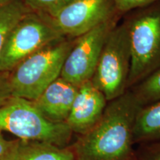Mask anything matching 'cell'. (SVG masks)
<instances>
[{
  "label": "cell",
  "instance_id": "7a4b0ae2",
  "mask_svg": "<svg viewBox=\"0 0 160 160\" xmlns=\"http://www.w3.org/2000/svg\"><path fill=\"white\" fill-rule=\"evenodd\" d=\"M77 38L61 37L38 50L10 71L13 97L33 101L60 77L65 58Z\"/></svg>",
  "mask_w": 160,
  "mask_h": 160
},
{
  "label": "cell",
  "instance_id": "9a60e30c",
  "mask_svg": "<svg viewBox=\"0 0 160 160\" xmlns=\"http://www.w3.org/2000/svg\"><path fill=\"white\" fill-rule=\"evenodd\" d=\"M71 0H23L30 11L45 15H51Z\"/></svg>",
  "mask_w": 160,
  "mask_h": 160
},
{
  "label": "cell",
  "instance_id": "8fae6325",
  "mask_svg": "<svg viewBox=\"0 0 160 160\" xmlns=\"http://www.w3.org/2000/svg\"><path fill=\"white\" fill-rule=\"evenodd\" d=\"M12 160H77L70 146L60 147L53 144L18 139Z\"/></svg>",
  "mask_w": 160,
  "mask_h": 160
},
{
  "label": "cell",
  "instance_id": "5b68a950",
  "mask_svg": "<svg viewBox=\"0 0 160 160\" xmlns=\"http://www.w3.org/2000/svg\"><path fill=\"white\" fill-rule=\"evenodd\" d=\"M130 68L129 36L123 22L112 30L106 39L91 82L108 102L111 101L128 91Z\"/></svg>",
  "mask_w": 160,
  "mask_h": 160
},
{
  "label": "cell",
  "instance_id": "277c9868",
  "mask_svg": "<svg viewBox=\"0 0 160 160\" xmlns=\"http://www.w3.org/2000/svg\"><path fill=\"white\" fill-rule=\"evenodd\" d=\"M0 131L18 139L68 147L73 133L66 122L57 123L42 114L31 100L12 97L0 107Z\"/></svg>",
  "mask_w": 160,
  "mask_h": 160
},
{
  "label": "cell",
  "instance_id": "5bb4252c",
  "mask_svg": "<svg viewBox=\"0 0 160 160\" xmlns=\"http://www.w3.org/2000/svg\"><path fill=\"white\" fill-rule=\"evenodd\" d=\"M129 90L134 93L142 105L160 99V68Z\"/></svg>",
  "mask_w": 160,
  "mask_h": 160
},
{
  "label": "cell",
  "instance_id": "2e32d148",
  "mask_svg": "<svg viewBox=\"0 0 160 160\" xmlns=\"http://www.w3.org/2000/svg\"><path fill=\"white\" fill-rule=\"evenodd\" d=\"M160 0H113L117 11L120 14L142 8Z\"/></svg>",
  "mask_w": 160,
  "mask_h": 160
},
{
  "label": "cell",
  "instance_id": "8992f818",
  "mask_svg": "<svg viewBox=\"0 0 160 160\" xmlns=\"http://www.w3.org/2000/svg\"><path fill=\"white\" fill-rule=\"evenodd\" d=\"M64 37L47 16L28 12L10 32L4 46L0 72L11 71L19 62L51 42Z\"/></svg>",
  "mask_w": 160,
  "mask_h": 160
},
{
  "label": "cell",
  "instance_id": "e0dca14e",
  "mask_svg": "<svg viewBox=\"0 0 160 160\" xmlns=\"http://www.w3.org/2000/svg\"><path fill=\"white\" fill-rule=\"evenodd\" d=\"M18 144V139H6L0 131V160H12Z\"/></svg>",
  "mask_w": 160,
  "mask_h": 160
},
{
  "label": "cell",
  "instance_id": "ffe728a7",
  "mask_svg": "<svg viewBox=\"0 0 160 160\" xmlns=\"http://www.w3.org/2000/svg\"><path fill=\"white\" fill-rule=\"evenodd\" d=\"M13 1V0H0V9L2 8L3 7H5V5H7L8 4Z\"/></svg>",
  "mask_w": 160,
  "mask_h": 160
},
{
  "label": "cell",
  "instance_id": "52a82bcc",
  "mask_svg": "<svg viewBox=\"0 0 160 160\" xmlns=\"http://www.w3.org/2000/svg\"><path fill=\"white\" fill-rule=\"evenodd\" d=\"M121 16H116L77 37L65 58L60 77L77 87L91 80L106 39Z\"/></svg>",
  "mask_w": 160,
  "mask_h": 160
},
{
  "label": "cell",
  "instance_id": "6da1fadb",
  "mask_svg": "<svg viewBox=\"0 0 160 160\" xmlns=\"http://www.w3.org/2000/svg\"><path fill=\"white\" fill-rule=\"evenodd\" d=\"M142 107L134 93L109 101L99 122L70 147L77 160H131L136 117Z\"/></svg>",
  "mask_w": 160,
  "mask_h": 160
},
{
  "label": "cell",
  "instance_id": "ac0fdd59",
  "mask_svg": "<svg viewBox=\"0 0 160 160\" xmlns=\"http://www.w3.org/2000/svg\"><path fill=\"white\" fill-rule=\"evenodd\" d=\"M9 77L10 72H0V107L13 97Z\"/></svg>",
  "mask_w": 160,
  "mask_h": 160
},
{
  "label": "cell",
  "instance_id": "d6986e66",
  "mask_svg": "<svg viewBox=\"0 0 160 160\" xmlns=\"http://www.w3.org/2000/svg\"><path fill=\"white\" fill-rule=\"evenodd\" d=\"M151 143L146 152L145 160H160V140Z\"/></svg>",
  "mask_w": 160,
  "mask_h": 160
},
{
  "label": "cell",
  "instance_id": "30bf717a",
  "mask_svg": "<svg viewBox=\"0 0 160 160\" xmlns=\"http://www.w3.org/2000/svg\"><path fill=\"white\" fill-rule=\"evenodd\" d=\"M77 91V86L59 77L33 102L46 119L53 122H66Z\"/></svg>",
  "mask_w": 160,
  "mask_h": 160
},
{
  "label": "cell",
  "instance_id": "ba28073f",
  "mask_svg": "<svg viewBox=\"0 0 160 160\" xmlns=\"http://www.w3.org/2000/svg\"><path fill=\"white\" fill-rule=\"evenodd\" d=\"M117 15L113 0H71L46 16L62 37L73 39Z\"/></svg>",
  "mask_w": 160,
  "mask_h": 160
},
{
  "label": "cell",
  "instance_id": "3957f363",
  "mask_svg": "<svg viewBox=\"0 0 160 160\" xmlns=\"http://www.w3.org/2000/svg\"><path fill=\"white\" fill-rule=\"evenodd\" d=\"M125 17L131 48L128 90L160 68V1Z\"/></svg>",
  "mask_w": 160,
  "mask_h": 160
},
{
  "label": "cell",
  "instance_id": "9c48e42d",
  "mask_svg": "<svg viewBox=\"0 0 160 160\" xmlns=\"http://www.w3.org/2000/svg\"><path fill=\"white\" fill-rule=\"evenodd\" d=\"M107 99L91 80L78 87L66 123L73 133L82 135L97 124L107 106Z\"/></svg>",
  "mask_w": 160,
  "mask_h": 160
},
{
  "label": "cell",
  "instance_id": "7c38bea8",
  "mask_svg": "<svg viewBox=\"0 0 160 160\" xmlns=\"http://www.w3.org/2000/svg\"><path fill=\"white\" fill-rule=\"evenodd\" d=\"M134 143L160 140V99L140 108L133 128Z\"/></svg>",
  "mask_w": 160,
  "mask_h": 160
},
{
  "label": "cell",
  "instance_id": "4fadbf2b",
  "mask_svg": "<svg viewBox=\"0 0 160 160\" xmlns=\"http://www.w3.org/2000/svg\"><path fill=\"white\" fill-rule=\"evenodd\" d=\"M31 11L23 0H13L0 9V60L10 32L28 12Z\"/></svg>",
  "mask_w": 160,
  "mask_h": 160
}]
</instances>
